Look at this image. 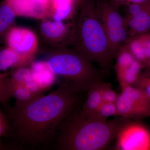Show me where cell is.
<instances>
[{
  "label": "cell",
  "instance_id": "obj_1",
  "mask_svg": "<svg viewBox=\"0 0 150 150\" xmlns=\"http://www.w3.org/2000/svg\"><path fill=\"white\" fill-rule=\"evenodd\" d=\"M79 91L62 82L58 88L25 102L16 101L8 110L9 129L18 147L25 149H47L54 144L61 123L75 108Z\"/></svg>",
  "mask_w": 150,
  "mask_h": 150
},
{
  "label": "cell",
  "instance_id": "obj_2",
  "mask_svg": "<svg viewBox=\"0 0 150 150\" xmlns=\"http://www.w3.org/2000/svg\"><path fill=\"white\" fill-rule=\"evenodd\" d=\"M76 108L59 126L54 144L56 150L104 149L129 121L122 117L109 121L86 117Z\"/></svg>",
  "mask_w": 150,
  "mask_h": 150
},
{
  "label": "cell",
  "instance_id": "obj_3",
  "mask_svg": "<svg viewBox=\"0 0 150 150\" xmlns=\"http://www.w3.org/2000/svg\"><path fill=\"white\" fill-rule=\"evenodd\" d=\"M74 31L70 47L105 71L115 57L93 0H78L72 16Z\"/></svg>",
  "mask_w": 150,
  "mask_h": 150
},
{
  "label": "cell",
  "instance_id": "obj_4",
  "mask_svg": "<svg viewBox=\"0 0 150 150\" xmlns=\"http://www.w3.org/2000/svg\"><path fill=\"white\" fill-rule=\"evenodd\" d=\"M43 48L44 60L56 77L81 92L87 91L93 84L103 81L106 71L95 67L71 47Z\"/></svg>",
  "mask_w": 150,
  "mask_h": 150
},
{
  "label": "cell",
  "instance_id": "obj_5",
  "mask_svg": "<svg viewBox=\"0 0 150 150\" xmlns=\"http://www.w3.org/2000/svg\"><path fill=\"white\" fill-rule=\"evenodd\" d=\"M97 13L107 35L110 49L116 58L123 44L127 43L129 32L126 20L112 1L98 0L96 3Z\"/></svg>",
  "mask_w": 150,
  "mask_h": 150
},
{
  "label": "cell",
  "instance_id": "obj_6",
  "mask_svg": "<svg viewBox=\"0 0 150 150\" xmlns=\"http://www.w3.org/2000/svg\"><path fill=\"white\" fill-rule=\"evenodd\" d=\"M120 85L121 93L116 102L119 116L130 119L150 115V98L144 91L127 84Z\"/></svg>",
  "mask_w": 150,
  "mask_h": 150
},
{
  "label": "cell",
  "instance_id": "obj_7",
  "mask_svg": "<svg viewBox=\"0 0 150 150\" xmlns=\"http://www.w3.org/2000/svg\"><path fill=\"white\" fill-rule=\"evenodd\" d=\"M37 26L38 37L43 46L51 48L70 47L72 39V18L64 21L48 18L40 20Z\"/></svg>",
  "mask_w": 150,
  "mask_h": 150
},
{
  "label": "cell",
  "instance_id": "obj_8",
  "mask_svg": "<svg viewBox=\"0 0 150 150\" xmlns=\"http://www.w3.org/2000/svg\"><path fill=\"white\" fill-rule=\"evenodd\" d=\"M4 44L19 55L25 64L29 65L38 52L39 38L31 29L15 25L8 33Z\"/></svg>",
  "mask_w": 150,
  "mask_h": 150
},
{
  "label": "cell",
  "instance_id": "obj_9",
  "mask_svg": "<svg viewBox=\"0 0 150 150\" xmlns=\"http://www.w3.org/2000/svg\"><path fill=\"white\" fill-rule=\"evenodd\" d=\"M129 121L117 136L116 149L119 150H146L150 148V136L148 131Z\"/></svg>",
  "mask_w": 150,
  "mask_h": 150
},
{
  "label": "cell",
  "instance_id": "obj_10",
  "mask_svg": "<svg viewBox=\"0 0 150 150\" xmlns=\"http://www.w3.org/2000/svg\"><path fill=\"white\" fill-rule=\"evenodd\" d=\"M16 16L41 20L49 18L50 0H6Z\"/></svg>",
  "mask_w": 150,
  "mask_h": 150
},
{
  "label": "cell",
  "instance_id": "obj_11",
  "mask_svg": "<svg viewBox=\"0 0 150 150\" xmlns=\"http://www.w3.org/2000/svg\"><path fill=\"white\" fill-rule=\"evenodd\" d=\"M118 52L116 69L119 83L133 86L137 80L141 68L139 63L136 61L134 56L128 50Z\"/></svg>",
  "mask_w": 150,
  "mask_h": 150
},
{
  "label": "cell",
  "instance_id": "obj_12",
  "mask_svg": "<svg viewBox=\"0 0 150 150\" xmlns=\"http://www.w3.org/2000/svg\"><path fill=\"white\" fill-rule=\"evenodd\" d=\"M33 79L42 92L48 89L56 81V76L45 60L33 61L29 64Z\"/></svg>",
  "mask_w": 150,
  "mask_h": 150
},
{
  "label": "cell",
  "instance_id": "obj_13",
  "mask_svg": "<svg viewBox=\"0 0 150 150\" xmlns=\"http://www.w3.org/2000/svg\"><path fill=\"white\" fill-rule=\"evenodd\" d=\"M103 81L93 84L87 90V99L80 111L86 117L94 115L103 102L102 91Z\"/></svg>",
  "mask_w": 150,
  "mask_h": 150
},
{
  "label": "cell",
  "instance_id": "obj_14",
  "mask_svg": "<svg viewBox=\"0 0 150 150\" xmlns=\"http://www.w3.org/2000/svg\"><path fill=\"white\" fill-rule=\"evenodd\" d=\"M16 17L13 10L6 0L0 3V43L1 44H5L6 37L9 30L16 25Z\"/></svg>",
  "mask_w": 150,
  "mask_h": 150
},
{
  "label": "cell",
  "instance_id": "obj_15",
  "mask_svg": "<svg viewBox=\"0 0 150 150\" xmlns=\"http://www.w3.org/2000/svg\"><path fill=\"white\" fill-rule=\"evenodd\" d=\"M25 64L21 57L15 51L5 46L0 47V71H6Z\"/></svg>",
  "mask_w": 150,
  "mask_h": 150
},
{
  "label": "cell",
  "instance_id": "obj_16",
  "mask_svg": "<svg viewBox=\"0 0 150 150\" xmlns=\"http://www.w3.org/2000/svg\"><path fill=\"white\" fill-rule=\"evenodd\" d=\"M33 81L31 70L28 65L15 68L9 72L8 82L11 84H20L27 87Z\"/></svg>",
  "mask_w": 150,
  "mask_h": 150
},
{
  "label": "cell",
  "instance_id": "obj_17",
  "mask_svg": "<svg viewBox=\"0 0 150 150\" xmlns=\"http://www.w3.org/2000/svg\"><path fill=\"white\" fill-rule=\"evenodd\" d=\"M126 22L127 30L129 28L131 32H143L150 28V16L146 11H143L126 20Z\"/></svg>",
  "mask_w": 150,
  "mask_h": 150
},
{
  "label": "cell",
  "instance_id": "obj_18",
  "mask_svg": "<svg viewBox=\"0 0 150 150\" xmlns=\"http://www.w3.org/2000/svg\"><path fill=\"white\" fill-rule=\"evenodd\" d=\"M8 87L11 98H14L18 102H27L40 95L34 93L26 86L23 85L11 84L8 82Z\"/></svg>",
  "mask_w": 150,
  "mask_h": 150
},
{
  "label": "cell",
  "instance_id": "obj_19",
  "mask_svg": "<svg viewBox=\"0 0 150 150\" xmlns=\"http://www.w3.org/2000/svg\"><path fill=\"white\" fill-rule=\"evenodd\" d=\"M76 2L67 3L57 6L51 11L49 18L55 21H64L72 18Z\"/></svg>",
  "mask_w": 150,
  "mask_h": 150
},
{
  "label": "cell",
  "instance_id": "obj_20",
  "mask_svg": "<svg viewBox=\"0 0 150 150\" xmlns=\"http://www.w3.org/2000/svg\"><path fill=\"white\" fill-rule=\"evenodd\" d=\"M111 116H119L116 103L103 102L94 115L92 117L106 121Z\"/></svg>",
  "mask_w": 150,
  "mask_h": 150
},
{
  "label": "cell",
  "instance_id": "obj_21",
  "mask_svg": "<svg viewBox=\"0 0 150 150\" xmlns=\"http://www.w3.org/2000/svg\"><path fill=\"white\" fill-rule=\"evenodd\" d=\"M8 74L9 72L2 73L0 71V103L5 105L11 98L8 92Z\"/></svg>",
  "mask_w": 150,
  "mask_h": 150
},
{
  "label": "cell",
  "instance_id": "obj_22",
  "mask_svg": "<svg viewBox=\"0 0 150 150\" xmlns=\"http://www.w3.org/2000/svg\"><path fill=\"white\" fill-rule=\"evenodd\" d=\"M119 94L112 89L111 85L104 82L102 91V100L103 102L116 103Z\"/></svg>",
  "mask_w": 150,
  "mask_h": 150
},
{
  "label": "cell",
  "instance_id": "obj_23",
  "mask_svg": "<svg viewBox=\"0 0 150 150\" xmlns=\"http://www.w3.org/2000/svg\"><path fill=\"white\" fill-rule=\"evenodd\" d=\"M130 50L136 58L140 60H144L146 57L144 48L139 42L133 41L130 46Z\"/></svg>",
  "mask_w": 150,
  "mask_h": 150
},
{
  "label": "cell",
  "instance_id": "obj_24",
  "mask_svg": "<svg viewBox=\"0 0 150 150\" xmlns=\"http://www.w3.org/2000/svg\"><path fill=\"white\" fill-rule=\"evenodd\" d=\"M115 5L119 6L120 5H128L131 4H139L145 2L149 0H111Z\"/></svg>",
  "mask_w": 150,
  "mask_h": 150
},
{
  "label": "cell",
  "instance_id": "obj_25",
  "mask_svg": "<svg viewBox=\"0 0 150 150\" xmlns=\"http://www.w3.org/2000/svg\"><path fill=\"white\" fill-rule=\"evenodd\" d=\"M77 0H50L51 11L56 8L57 6L67 3L76 2Z\"/></svg>",
  "mask_w": 150,
  "mask_h": 150
},
{
  "label": "cell",
  "instance_id": "obj_26",
  "mask_svg": "<svg viewBox=\"0 0 150 150\" xmlns=\"http://www.w3.org/2000/svg\"><path fill=\"white\" fill-rule=\"evenodd\" d=\"M9 129L8 122L0 123V138L6 135Z\"/></svg>",
  "mask_w": 150,
  "mask_h": 150
},
{
  "label": "cell",
  "instance_id": "obj_27",
  "mask_svg": "<svg viewBox=\"0 0 150 150\" xmlns=\"http://www.w3.org/2000/svg\"><path fill=\"white\" fill-rule=\"evenodd\" d=\"M142 86L143 88H141L144 91L148 96L150 98V81L144 82L142 84H140Z\"/></svg>",
  "mask_w": 150,
  "mask_h": 150
},
{
  "label": "cell",
  "instance_id": "obj_28",
  "mask_svg": "<svg viewBox=\"0 0 150 150\" xmlns=\"http://www.w3.org/2000/svg\"><path fill=\"white\" fill-rule=\"evenodd\" d=\"M144 48L146 57H150V40L146 43Z\"/></svg>",
  "mask_w": 150,
  "mask_h": 150
},
{
  "label": "cell",
  "instance_id": "obj_29",
  "mask_svg": "<svg viewBox=\"0 0 150 150\" xmlns=\"http://www.w3.org/2000/svg\"><path fill=\"white\" fill-rule=\"evenodd\" d=\"M8 122V119L6 118L5 115H4L3 112L0 110V123H3V122Z\"/></svg>",
  "mask_w": 150,
  "mask_h": 150
}]
</instances>
